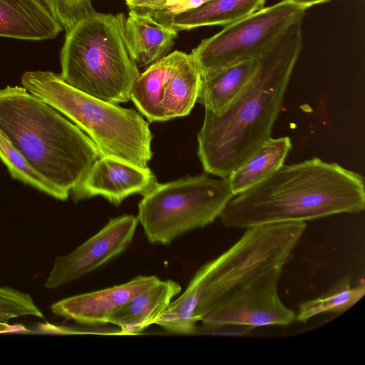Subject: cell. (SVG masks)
Masks as SVG:
<instances>
[{
  "label": "cell",
  "instance_id": "obj_17",
  "mask_svg": "<svg viewBox=\"0 0 365 365\" xmlns=\"http://www.w3.org/2000/svg\"><path fill=\"white\" fill-rule=\"evenodd\" d=\"M257 66V58H253L202 74L197 101L205 110L221 115L243 91Z\"/></svg>",
  "mask_w": 365,
  "mask_h": 365
},
{
  "label": "cell",
  "instance_id": "obj_23",
  "mask_svg": "<svg viewBox=\"0 0 365 365\" xmlns=\"http://www.w3.org/2000/svg\"><path fill=\"white\" fill-rule=\"evenodd\" d=\"M31 316L43 318V314L32 297L9 287H0V321Z\"/></svg>",
  "mask_w": 365,
  "mask_h": 365
},
{
  "label": "cell",
  "instance_id": "obj_8",
  "mask_svg": "<svg viewBox=\"0 0 365 365\" xmlns=\"http://www.w3.org/2000/svg\"><path fill=\"white\" fill-rule=\"evenodd\" d=\"M305 9L287 0L262 7L205 38L192 49L202 75L257 58Z\"/></svg>",
  "mask_w": 365,
  "mask_h": 365
},
{
  "label": "cell",
  "instance_id": "obj_12",
  "mask_svg": "<svg viewBox=\"0 0 365 365\" xmlns=\"http://www.w3.org/2000/svg\"><path fill=\"white\" fill-rule=\"evenodd\" d=\"M160 280L154 275L138 276L119 285L64 298L53 303L51 310L56 315L81 324H108L115 312Z\"/></svg>",
  "mask_w": 365,
  "mask_h": 365
},
{
  "label": "cell",
  "instance_id": "obj_18",
  "mask_svg": "<svg viewBox=\"0 0 365 365\" xmlns=\"http://www.w3.org/2000/svg\"><path fill=\"white\" fill-rule=\"evenodd\" d=\"M266 0H212L200 7L172 16L163 23L178 32L208 26H226L257 11Z\"/></svg>",
  "mask_w": 365,
  "mask_h": 365
},
{
  "label": "cell",
  "instance_id": "obj_14",
  "mask_svg": "<svg viewBox=\"0 0 365 365\" xmlns=\"http://www.w3.org/2000/svg\"><path fill=\"white\" fill-rule=\"evenodd\" d=\"M63 30L38 0H0V37L50 40Z\"/></svg>",
  "mask_w": 365,
  "mask_h": 365
},
{
  "label": "cell",
  "instance_id": "obj_20",
  "mask_svg": "<svg viewBox=\"0 0 365 365\" xmlns=\"http://www.w3.org/2000/svg\"><path fill=\"white\" fill-rule=\"evenodd\" d=\"M202 79V72L190 53L165 87L163 99L164 120L185 116L190 113L197 102Z\"/></svg>",
  "mask_w": 365,
  "mask_h": 365
},
{
  "label": "cell",
  "instance_id": "obj_13",
  "mask_svg": "<svg viewBox=\"0 0 365 365\" xmlns=\"http://www.w3.org/2000/svg\"><path fill=\"white\" fill-rule=\"evenodd\" d=\"M125 38L138 68L148 67L170 53L178 31L150 12L130 9L125 21Z\"/></svg>",
  "mask_w": 365,
  "mask_h": 365
},
{
  "label": "cell",
  "instance_id": "obj_3",
  "mask_svg": "<svg viewBox=\"0 0 365 365\" xmlns=\"http://www.w3.org/2000/svg\"><path fill=\"white\" fill-rule=\"evenodd\" d=\"M307 227L292 221L247 228L229 249L203 264L185 290L155 322L170 333L190 334L213 308L257 275L285 266Z\"/></svg>",
  "mask_w": 365,
  "mask_h": 365
},
{
  "label": "cell",
  "instance_id": "obj_24",
  "mask_svg": "<svg viewBox=\"0 0 365 365\" xmlns=\"http://www.w3.org/2000/svg\"><path fill=\"white\" fill-rule=\"evenodd\" d=\"M66 31L81 18L94 11L91 0H38Z\"/></svg>",
  "mask_w": 365,
  "mask_h": 365
},
{
  "label": "cell",
  "instance_id": "obj_15",
  "mask_svg": "<svg viewBox=\"0 0 365 365\" xmlns=\"http://www.w3.org/2000/svg\"><path fill=\"white\" fill-rule=\"evenodd\" d=\"M180 291L178 283L171 279L160 280L115 312L108 324L118 326L125 336L139 334L155 324Z\"/></svg>",
  "mask_w": 365,
  "mask_h": 365
},
{
  "label": "cell",
  "instance_id": "obj_21",
  "mask_svg": "<svg viewBox=\"0 0 365 365\" xmlns=\"http://www.w3.org/2000/svg\"><path fill=\"white\" fill-rule=\"evenodd\" d=\"M364 294V282L351 287L349 278L346 277L323 295L301 303L296 319L306 322L322 314L344 312L358 302Z\"/></svg>",
  "mask_w": 365,
  "mask_h": 365
},
{
  "label": "cell",
  "instance_id": "obj_7",
  "mask_svg": "<svg viewBox=\"0 0 365 365\" xmlns=\"http://www.w3.org/2000/svg\"><path fill=\"white\" fill-rule=\"evenodd\" d=\"M228 178L205 175L157 183L138 204V222L148 240L168 245L220 217L234 197Z\"/></svg>",
  "mask_w": 365,
  "mask_h": 365
},
{
  "label": "cell",
  "instance_id": "obj_5",
  "mask_svg": "<svg viewBox=\"0 0 365 365\" xmlns=\"http://www.w3.org/2000/svg\"><path fill=\"white\" fill-rule=\"evenodd\" d=\"M125 21L122 12L94 11L66 31L59 73L64 81L111 103L129 101L140 71L125 42Z\"/></svg>",
  "mask_w": 365,
  "mask_h": 365
},
{
  "label": "cell",
  "instance_id": "obj_9",
  "mask_svg": "<svg viewBox=\"0 0 365 365\" xmlns=\"http://www.w3.org/2000/svg\"><path fill=\"white\" fill-rule=\"evenodd\" d=\"M284 266L271 267L247 282L213 308L200 321L202 331L225 326H287L295 312L281 301L277 285Z\"/></svg>",
  "mask_w": 365,
  "mask_h": 365
},
{
  "label": "cell",
  "instance_id": "obj_4",
  "mask_svg": "<svg viewBox=\"0 0 365 365\" xmlns=\"http://www.w3.org/2000/svg\"><path fill=\"white\" fill-rule=\"evenodd\" d=\"M0 130L67 198L103 156L76 125L23 86L0 89Z\"/></svg>",
  "mask_w": 365,
  "mask_h": 365
},
{
  "label": "cell",
  "instance_id": "obj_22",
  "mask_svg": "<svg viewBox=\"0 0 365 365\" xmlns=\"http://www.w3.org/2000/svg\"><path fill=\"white\" fill-rule=\"evenodd\" d=\"M0 160L7 168L13 178L55 199L59 200L68 199L58 188L34 169L1 130Z\"/></svg>",
  "mask_w": 365,
  "mask_h": 365
},
{
  "label": "cell",
  "instance_id": "obj_28",
  "mask_svg": "<svg viewBox=\"0 0 365 365\" xmlns=\"http://www.w3.org/2000/svg\"><path fill=\"white\" fill-rule=\"evenodd\" d=\"M305 10L312 6L327 2L331 0H287Z\"/></svg>",
  "mask_w": 365,
  "mask_h": 365
},
{
  "label": "cell",
  "instance_id": "obj_19",
  "mask_svg": "<svg viewBox=\"0 0 365 365\" xmlns=\"http://www.w3.org/2000/svg\"><path fill=\"white\" fill-rule=\"evenodd\" d=\"M289 137L269 138L227 178L234 195L262 182L277 170L292 148Z\"/></svg>",
  "mask_w": 365,
  "mask_h": 365
},
{
  "label": "cell",
  "instance_id": "obj_25",
  "mask_svg": "<svg viewBox=\"0 0 365 365\" xmlns=\"http://www.w3.org/2000/svg\"><path fill=\"white\" fill-rule=\"evenodd\" d=\"M210 1L212 0H181L152 14L157 20L163 22L172 16L196 9Z\"/></svg>",
  "mask_w": 365,
  "mask_h": 365
},
{
  "label": "cell",
  "instance_id": "obj_2",
  "mask_svg": "<svg viewBox=\"0 0 365 365\" xmlns=\"http://www.w3.org/2000/svg\"><path fill=\"white\" fill-rule=\"evenodd\" d=\"M365 208L364 179L336 163L313 157L282 165L271 175L235 195L220 218L230 228L307 221Z\"/></svg>",
  "mask_w": 365,
  "mask_h": 365
},
{
  "label": "cell",
  "instance_id": "obj_26",
  "mask_svg": "<svg viewBox=\"0 0 365 365\" xmlns=\"http://www.w3.org/2000/svg\"><path fill=\"white\" fill-rule=\"evenodd\" d=\"M159 0H125L128 8L140 11H145Z\"/></svg>",
  "mask_w": 365,
  "mask_h": 365
},
{
  "label": "cell",
  "instance_id": "obj_1",
  "mask_svg": "<svg viewBox=\"0 0 365 365\" xmlns=\"http://www.w3.org/2000/svg\"><path fill=\"white\" fill-rule=\"evenodd\" d=\"M303 17L292 22L257 58L255 73L223 114L205 110L197 155L206 173L228 178L271 138L301 53Z\"/></svg>",
  "mask_w": 365,
  "mask_h": 365
},
{
  "label": "cell",
  "instance_id": "obj_11",
  "mask_svg": "<svg viewBox=\"0 0 365 365\" xmlns=\"http://www.w3.org/2000/svg\"><path fill=\"white\" fill-rule=\"evenodd\" d=\"M157 183L155 176L148 168L103 155L93 164L71 194L75 201L100 195L118 205L130 195L143 196Z\"/></svg>",
  "mask_w": 365,
  "mask_h": 365
},
{
  "label": "cell",
  "instance_id": "obj_16",
  "mask_svg": "<svg viewBox=\"0 0 365 365\" xmlns=\"http://www.w3.org/2000/svg\"><path fill=\"white\" fill-rule=\"evenodd\" d=\"M190 53L173 51L150 65L133 84L130 100L149 122L164 121L163 99L170 78Z\"/></svg>",
  "mask_w": 365,
  "mask_h": 365
},
{
  "label": "cell",
  "instance_id": "obj_6",
  "mask_svg": "<svg viewBox=\"0 0 365 365\" xmlns=\"http://www.w3.org/2000/svg\"><path fill=\"white\" fill-rule=\"evenodd\" d=\"M21 83L86 133L103 156L148 168L153 135L148 123L134 109L83 93L49 71H26Z\"/></svg>",
  "mask_w": 365,
  "mask_h": 365
},
{
  "label": "cell",
  "instance_id": "obj_27",
  "mask_svg": "<svg viewBox=\"0 0 365 365\" xmlns=\"http://www.w3.org/2000/svg\"><path fill=\"white\" fill-rule=\"evenodd\" d=\"M28 329L21 324H10L0 321V334L27 332Z\"/></svg>",
  "mask_w": 365,
  "mask_h": 365
},
{
  "label": "cell",
  "instance_id": "obj_10",
  "mask_svg": "<svg viewBox=\"0 0 365 365\" xmlns=\"http://www.w3.org/2000/svg\"><path fill=\"white\" fill-rule=\"evenodd\" d=\"M138 220L124 215L109 220L97 233L66 255L57 256L44 287L53 289L78 279L117 257L131 244Z\"/></svg>",
  "mask_w": 365,
  "mask_h": 365
},
{
  "label": "cell",
  "instance_id": "obj_29",
  "mask_svg": "<svg viewBox=\"0 0 365 365\" xmlns=\"http://www.w3.org/2000/svg\"><path fill=\"white\" fill-rule=\"evenodd\" d=\"M179 1H181V0H159L156 3H155L153 5H152L145 12H150L152 14V13H154L159 10H161L168 6L173 4Z\"/></svg>",
  "mask_w": 365,
  "mask_h": 365
}]
</instances>
